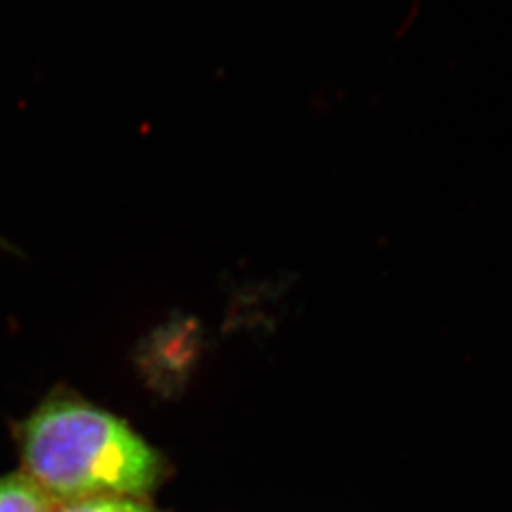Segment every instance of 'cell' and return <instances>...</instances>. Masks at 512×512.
<instances>
[{
	"mask_svg": "<svg viewBox=\"0 0 512 512\" xmlns=\"http://www.w3.org/2000/svg\"><path fill=\"white\" fill-rule=\"evenodd\" d=\"M52 512H158L154 507L143 503L137 497H120V495H103V497H86L63 501L55 505Z\"/></svg>",
	"mask_w": 512,
	"mask_h": 512,
	"instance_id": "3",
	"label": "cell"
},
{
	"mask_svg": "<svg viewBox=\"0 0 512 512\" xmlns=\"http://www.w3.org/2000/svg\"><path fill=\"white\" fill-rule=\"evenodd\" d=\"M21 473L52 501L150 494L164 461L124 421L67 395L48 397L14 425Z\"/></svg>",
	"mask_w": 512,
	"mask_h": 512,
	"instance_id": "1",
	"label": "cell"
},
{
	"mask_svg": "<svg viewBox=\"0 0 512 512\" xmlns=\"http://www.w3.org/2000/svg\"><path fill=\"white\" fill-rule=\"evenodd\" d=\"M54 507L29 476L19 471L0 476V512H52Z\"/></svg>",
	"mask_w": 512,
	"mask_h": 512,
	"instance_id": "2",
	"label": "cell"
}]
</instances>
